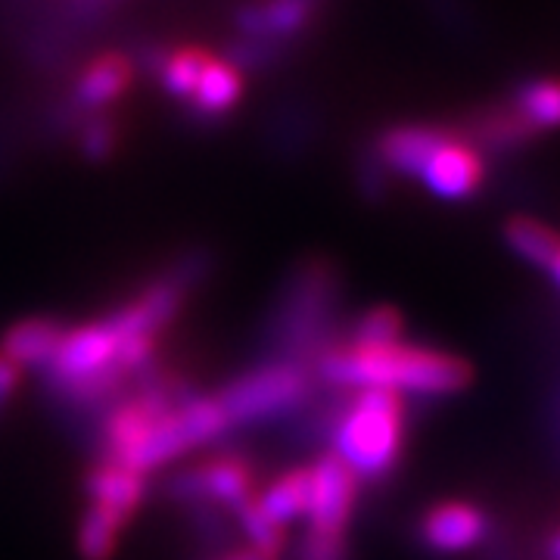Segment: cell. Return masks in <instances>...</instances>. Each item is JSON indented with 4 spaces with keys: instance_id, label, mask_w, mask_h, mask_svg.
Listing matches in <instances>:
<instances>
[{
    "instance_id": "1",
    "label": "cell",
    "mask_w": 560,
    "mask_h": 560,
    "mask_svg": "<svg viewBox=\"0 0 560 560\" xmlns=\"http://www.w3.org/2000/svg\"><path fill=\"white\" fill-rule=\"evenodd\" d=\"M312 364L320 381L342 389L452 396L470 383V364L464 359L401 340L389 346L330 342Z\"/></svg>"
},
{
    "instance_id": "2",
    "label": "cell",
    "mask_w": 560,
    "mask_h": 560,
    "mask_svg": "<svg viewBox=\"0 0 560 560\" xmlns=\"http://www.w3.org/2000/svg\"><path fill=\"white\" fill-rule=\"evenodd\" d=\"M334 455L359 477L383 480L396 470L405 440V401L389 389H355L330 415Z\"/></svg>"
},
{
    "instance_id": "3",
    "label": "cell",
    "mask_w": 560,
    "mask_h": 560,
    "mask_svg": "<svg viewBox=\"0 0 560 560\" xmlns=\"http://www.w3.org/2000/svg\"><path fill=\"white\" fill-rule=\"evenodd\" d=\"M340 280L327 261H305L287 283L268 324V346L287 361H315L330 346V318L337 308Z\"/></svg>"
},
{
    "instance_id": "4",
    "label": "cell",
    "mask_w": 560,
    "mask_h": 560,
    "mask_svg": "<svg viewBox=\"0 0 560 560\" xmlns=\"http://www.w3.org/2000/svg\"><path fill=\"white\" fill-rule=\"evenodd\" d=\"M312 368L302 361H265L249 374L228 383L221 393H215V399L228 418V427L259 423L296 411L312 396Z\"/></svg>"
},
{
    "instance_id": "5",
    "label": "cell",
    "mask_w": 560,
    "mask_h": 560,
    "mask_svg": "<svg viewBox=\"0 0 560 560\" xmlns=\"http://www.w3.org/2000/svg\"><path fill=\"white\" fill-rule=\"evenodd\" d=\"M256 470L243 455H215L200 467L180 470L168 482V495L180 504H224L237 508L253 495Z\"/></svg>"
},
{
    "instance_id": "6",
    "label": "cell",
    "mask_w": 560,
    "mask_h": 560,
    "mask_svg": "<svg viewBox=\"0 0 560 560\" xmlns=\"http://www.w3.org/2000/svg\"><path fill=\"white\" fill-rule=\"evenodd\" d=\"M359 477L342 464L334 452L308 467V529L320 533H346L355 508Z\"/></svg>"
},
{
    "instance_id": "7",
    "label": "cell",
    "mask_w": 560,
    "mask_h": 560,
    "mask_svg": "<svg viewBox=\"0 0 560 560\" xmlns=\"http://www.w3.org/2000/svg\"><path fill=\"white\" fill-rule=\"evenodd\" d=\"M482 178H486V165H482L480 147L448 131L445 140L433 150V156L427 160L418 180L433 197L460 202L470 200L480 190Z\"/></svg>"
},
{
    "instance_id": "8",
    "label": "cell",
    "mask_w": 560,
    "mask_h": 560,
    "mask_svg": "<svg viewBox=\"0 0 560 560\" xmlns=\"http://www.w3.org/2000/svg\"><path fill=\"white\" fill-rule=\"evenodd\" d=\"M489 533V517L470 501H442L420 521V539L436 555H460L477 548Z\"/></svg>"
},
{
    "instance_id": "9",
    "label": "cell",
    "mask_w": 560,
    "mask_h": 560,
    "mask_svg": "<svg viewBox=\"0 0 560 560\" xmlns=\"http://www.w3.org/2000/svg\"><path fill=\"white\" fill-rule=\"evenodd\" d=\"M147 474H140L128 464L119 460H106L94 464L84 477V492L91 504H101L106 511L119 514L121 521H131L140 511V504L147 499Z\"/></svg>"
},
{
    "instance_id": "10",
    "label": "cell",
    "mask_w": 560,
    "mask_h": 560,
    "mask_svg": "<svg viewBox=\"0 0 560 560\" xmlns=\"http://www.w3.org/2000/svg\"><path fill=\"white\" fill-rule=\"evenodd\" d=\"M445 135H448L445 128H433V125H396L383 131L377 140V160L396 175L420 178L423 165L445 140Z\"/></svg>"
},
{
    "instance_id": "11",
    "label": "cell",
    "mask_w": 560,
    "mask_h": 560,
    "mask_svg": "<svg viewBox=\"0 0 560 560\" xmlns=\"http://www.w3.org/2000/svg\"><path fill=\"white\" fill-rule=\"evenodd\" d=\"M320 0H256L241 10V28L259 40L293 38L315 20Z\"/></svg>"
},
{
    "instance_id": "12",
    "label": "cell",
    "mask_w": 560,
    "mask_h": 560,
    "mask_svg": "<svg viewBox=\"0 0 560 560\" xmlns=\"http://www.w3.org/2000/svg\"><path fill=\"white\" fill-rule=\"evenodd\" d=\"M60 320L54 318H25L13 324L3 340H0V352L7 359H13L20 368H47V361L54 359V352L60 349L62 340Z\"/></svg>"
},
{
    "instance_id": "13",
    "label": "cell",
    "mask_w": 560,
    "mask_h": 560,
    "mask_svg": "<svg viewBox=\"0 0 560 560\" xmlns=\"http://www.w3.org/2000/svg\"><path fill=\"white\" fill-rule=\"evenodd\" d=\"M131 81H135V66L125 54H103L84 66L75 84V101L84 109H101L121 97L131 88Z\"/></svg>"
},
{
    "instance_id": "14",
    "label": "cell",
    "mask_w": 560,
    "mask_h": 560,
    "mask_svg": "<svg viewBox=\"0 0 560 560\" xmlns=\"http://www.w3.org/2000/svg\"><path fill=\"white\" fill-rule=\"evenodd\" d=\"M243 69L237 62L231 60H212L206 62V69H202V79L197 84V91H194V109L200 113V116H209V119H215V116H224V113H231L243 97Z\"/></svg>"
},
{
    "instance_id": "15",
    "label": "cell",
    "mask_w": 560,
    "mask_h": 560,
    "mask_svg": "<svg viewBox=\"0 0 560 560\" xmlns=\"http://www.w3.org/2000/svg\"><path fill=\"white\" fill-rule=\"evenodd\" d=\"M511 106L536 131V138L545 131H555L560 128V79L558 75L526 79L517 88Z\"/></svg>"
},
{
    "instance_id": "16",
    "label": "cell",
    "mask_w": 560,
    "mask_h": 560,
    "mask_svg": "<svg viewBox=\"0 0 560 560\" xmlns=\"http://www.w3.org/2000/svg\"><path fill=\"white\" fill-rule=\"evenodd\" d=\"M259 511L268 521L287 529L296 517H305V508H308V467H293L287 474H280L278 480L271 482L261 495Z\"/></svg>"
},
{
    "instance_id": "17",
    "label": "cell",
    "mask_w": 560,
    "mask_h": 560,
    "mask_svg": "<svg viewBox=\"0 0 560 560\" xmlns=\"http://www.w3.org/2000/svg\"><path fill=\"white\" fill-rule=\"evenodd\" d=\"M474 147H492V150H517L536 138V131L514 113V106H492L470 119Z\"/></svg>"
},
{
    "instance_id": "18",
    "label": "cell",
    "mask_w": 560,
    "mask_h": 560,
    "mask_svg": "<svg viewBox=\"0 0 560 560\" xmlns=\"http://www.w3.org/2000/svg\"><path fill=\"white\" fill-rule=\"evenodd\" d=\"M504 243L529 265H539V268H551V261L560 253V237L541 224L539 219H529V215H514L504 224Z\"/></svg>"
},
{
    "instance_id": "19",
    "label": "cell",
    "mask_w": 560,
    "mask_h": 560,
    "mask_svg": "<svg viewBox=\"0 0 560 560\" xmlns=\"http://www.w3.org/2000/svg\"><path fill=\"white\" fill-rule=\"evenodd\" d=\"M119 514L106 511L101 504H91L79 523V555L84 560H109L119 548V536L125 529Z\"/></svg>"
},
{
    "instance_id": "20",
    "label": "cell",
    "mask_w": 560,
    "mask_h": 560,
    "mask_svg": "<svg viewBox=\"0 0 560 560\" xmlns=\"http://www.w3.org/2000/svg\"><path fill=\"white\" fill-rule=\"evenodd\" d=\"M209 60H212V54L206 47H178V50H168L160 62V79L165 84V91L172 97L190 101Z\"/></svg>"
},
{
    "instance_id": "21",
    "label": "cell",
    "mask_w": 560,
    "mask_h": 560,
    "mask_svg": "<svg viewBox=\"0 0 560 560\" xmlns=\"http://www.w3.org/2000/svg\"><path fill=\"white\" fill-rule=\"evenodd\" d=\"M401 330H405V324H401V315L393 305H374V308H368L355 320L352 340L349 342H359V346H389V342L401 340Z\"/></svg>"
},
{
    "instance_id": "22",
    "label": "cell",
    "mask_w": 560,
    "mask_h": 560,
    "mask_svg": "<svg viewBox=\"0 0 560 560\" xmlns=\"http://www.w3.org/2000/svg\"><path fill=\"white\" fill-rule=\"evenodd\" d=\"M296 560H349L346 548V533H320V529H305L300 541Z\"/></svg>"
},
{
    "instance_id": "23",
    "label": "cell",
    "mask_w": 560,
    "mask_h": 560,
    "mask_svg": "<svg viewBox=\"0 0 560 560\" xmlns=\"http://www.w3.org/2000/svg\"><path fill=\"white\" fill-rule=\"evenodd\" d=\"M81 150L88 160H106L116 150V128L103 119L88 121L81 131Z\"/></svg>"
},
{
    "instance_id": "24",
    "label": "cell",
    "mask_w": 560,
    "mask_h": 560,
    "mask_svg": "<svg viewBox=\"0 0 560 560\" xmlns=\"http://www.w3.org/2000/svg\"><path fill=\"white\" fill-rule=\"evenodd\" d=\"M22 381V368L13 359H7L3 352H0V411H3V405L13 399V393L20 389Z\"/></svg>"
},
{
    "instance_id": "25",
    "label": "cell",
    "mask_w": 560,
    "mask_h": 560,
    "mask_svg": "<svg viewBox=\"0 0 560 560\" xmlns=\"http://www.w3.org/2000/svg\"><path fill=\"white\" fill-rule=\"evenodd\" d=\"M278 551H268V548H259V545H243V548H234L228 555H219L215 560H278Z\"/></svg>"
},
{
    "instance_id": "26",
    "label": "cell",
    "mask_w": 560,
    "mask_h": 560,
    "mask_svg": "<svg viewBox=\"0 0 560 560\" xmlns=\"http://www.w3.org/2000/svg\"><path fill=\"white\" fill-rule=\"evenodd\" d=\"M548 558L560 560V529L551 536V541H548Z\"/></svg>"
},
{
    "instance_id": "27",
    "label": "cell",
    "mask_w": 560,
    "mask_h": 560,
    "mask_svg": "<svg viewBox=\"0 0 560 560\" xmlns=\"http://www.w3.org/2000/svg\"><path fill=\"white\" fill-rule=\"evenodd\" d=\"M548 271H551V275H555V280L560 283V253L555 256V261H551V268H548Z\"/></svg>"
}]
</instances>
